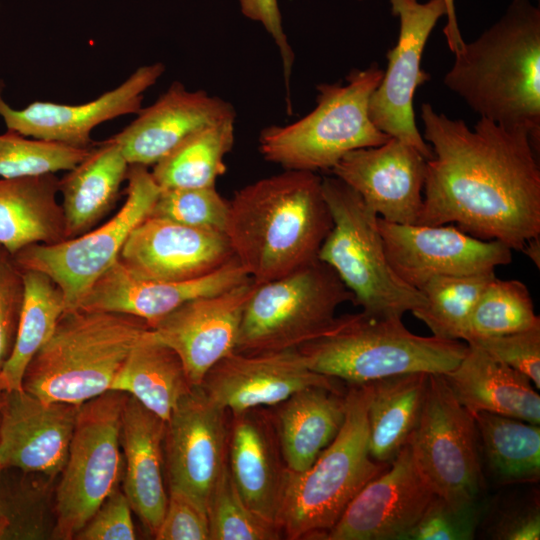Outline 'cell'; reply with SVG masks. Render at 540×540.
I'll return each instance as SVG.
<instances>
[{
    "mask_svg": "<svg viewBox=\"0 0 540 540\" xmlns=\"http://www.w3.org/2000/svg\"><path fill=\"white\" fill-rule=\"evenodd\" d=\"M235 118L204 126L183 139L151 174L161 189L215 187L226 172L225 156L235 137Z\"/></svg>",
    "mask_w": 540,
    "mask_h": 540,
    "instance_id": "d6a6232c",
    "label": "cell"
},
{
    "mask_svg": "<svg viewBox=\"0 0 540 540\" xmlns=\"http://www.w3.org/2000/svg\"><path fill=\"white\" fill-rule=\"evenodd\" d=\"M536 328H540V318L527 286L520 280L495 276L472 310L463 341Z\"/></svg>",
    "mask_w": 540,
    "mask_h": 540,
    "instance_id": "8d00e7d4",
    "label": "cell"
},
{
    "mask_svg": "<svg viewBox=\"0 0 540 540\" xmlns=\"http://www.w3.org/2000/svg\"><path fill=\"white\" fill-rule=\"evenodd\" d=\"M389 3L399 19V34L387 52V68L370 96L368 113L381 132L413 146L428 160L433 152L416 126L413 99L417 88L430 79L421 69V59L432 30L446 15V6L444 0Z\"/></svg>",
    "mask_w": 540,
    "mask_h": 540,
    "instance_id": "4fadbf2b",
    "label": "cell"
},
{
    "mask_svg": "<svg viewBox=\"0 0 540 540\" xmlns=\"http://www.w3.org/2000/svg\"><path fill=\"white\" fill-rule=\"evenodd\" d=\"M249 278L236 258L204 277L181 282L139 278L117 260L93 284L78 308L132 315L151 327L185 302L226 291Z\"/></svg>",
    "mask_w": 540,
    "mask_h": 540,
    "instance_id": "cb8c5ba5",
    "label": "cell"
},
{
    "mask_svg": "<svg viewBox=\"0 0 540 540\" xmlns=\"http://www.w3.org/2000/svg\"><path fill=\"white\" fill-rule=\"evenodd\" d=\"M486 465L501 484L537 482L540 477V428L520 419L473 414Z\"/></svg>",
    "mask_w": 540,
    "mask_h": 540,
    "instance_id": "836d02e7",
    "label": "cell"
},
{
    "mask_svg": "<svg viewBox=\"0 0 540 540\" xmlns=\"http://www.w3.org/2000/svg\"><path fill=\"white\" fill-rule=\"evenodd\" d=\"M234 258L224 232L147 216L127 238L118 260L139 278L181 282L204 277Z\"/></svg>",
    "mask_w": 540,
    "mask_h": 540,
    "instance_id": "ac0fdd59",
    "label": "cell"
},
{
    "mask_svg": "<svg viewBox=\"0 0 540 540\" xmlns=\"http://www.w3.org/2000/svg\"><path fill=\"white\" fill-rule=\"evenodd\" d=\"M435 496L406 444L352 499L323 539L407 540Z\"/></svg>",
    "mask_w": 540,
    "mask_h": 540,
    "instance_id": "2e32d148",
    "label": "cell"
},
{
    "mask_svg": "<svg viewBox=\"0 0 540 540\" xmlns=\"http://www.w3.org/2000/svg\"><path fill=\"white\" fill-rule=\"evenodd\" d=\"M388 261L406 284L420 289L436 276L495 271L512 261V249L498 240H482L458 227L398 224L377 217Z\"/></svg>",
    "mask_w": 540,
    "mask_h": 540,
    "instance_id": "5bb4252c",
    "label": "cell"
},
{
    "mask_svg": "<svg viewBox=\"0 0 540 540\" xmlns=\"http://www.w3.org/2000/svg\"><path fill=\"white\" fill-rule=\"evenodd\" d=\"M322 191L332 228L322 243L318 259L329 265L362 311L402 317L422 306L416 288L395 273L385 253L377 215L352 188L337 177H323Z\"/></svg>",
    "mask_w": 540,
    "mask_h": 540,
    "instance_id": "ba28073f",
    "label": "cell"
},
{
    "mask_svg": "<svg viewBox=\"0 0 540 540\" xmlns=\"http://www.w3.org/2000/svg\"><path fill=\"white\" fill-rule=\"evenodd\" d=\"M428 378L413 372L370 383L368 447L375 461L390 464L408 443L421 418Z\"/></svg>",
    "mask_w": 540,
    "mask_h": 540,
    "instance_id": "4dcf8cb0",
    "label": "cell"
},
{
    "mask_svg": "<svg viewBox=\"0 0 540 540\" xmlns=\"http://www.w3.org/2000/svg\"><path fill=\"white\" fill-rule=\"evenodd\" d=\"M55 174L0 177V244L11 254L32 244H55L66 237Z\"/></svg>",
    "mask_w": 540,
    "mask_h": 540,
    "instance_id": "f1b7e54d",
    "label": "cell"
},
{
    "mask_svg": "<svg viewBox=\"0 0 540 540\" xmlns=\"http://www.w3.org/2000/svg\"><path fill=\"white\" fill-rule=\"evenodd\" d=\"M454 55L445 86L480 117L526 129L539 149V7L512 0L497 22Z\"/></svg>",
    "mask_w": 540,
    "mask_h": 540,
    "instance_id": "3957f363",
    "label": "cell"
},
{
    "mask_svg": "<svg viewBox=\"0 0 540 540\" xmlns=\"http://www.w3.org/2000/svg\"><path fill=\"white\" fill-rule=\"evenodd\" d=\"M229 200L216 187L160 189L148 216L225 233Z\"/></svg>",
    "mask_w": 540,
    "mask_h": 540,
    "instance_id": "ab89813d",
    "label": "cell"
},
{
    "mask_svg": "<svg viewBox=\"0 0 540 540\" xmlns=\"http://www.w3.org/2000/svg\"><path fill=\"white\" fill-rule=\"evenodd\" d=\"M130 164L111 138L92 145L87 156L59 179L66 237L91 230L114 206Z\"/></svg>",
    "mask_w": 540,
    "mask_h": 540,
    "instance_id": "f546056e",
    "label": "cell"
},
{
    "mask_svg": "<svg viewBox=\"0 0 540 540\" xmlns=\"http://www.w3.org/2000/svg\"><path fill=\"white\" fill-rule=\"evenodd\" d=\"M297 349L310 370L363 385L405 373L446 374L460 363L468 345L416 335L400 316L361 311L335 317L321 335Z\"/></svg>",
    "mask_w": 540,
    "mask_h": 540,
    "instance_id": "5b68a950",
    "label": "cell"
},
{
    "mask_svg": "<svg viewBox=\"0 0 540 540\" xmlns=\"http://www.w3.org/2000/svg\"><path fill=\"white\" fill-rule=\"evenodd\" d=\"M255 287L249 278L226 291L194 298L151 326L155 338L179 356L193 387L235 351L244 308Z\"/></svg>",
    "mask_w": 540,
    "mask_h": 540,
    "instance_id": "e0dca14e",
    "label": "cell"
},
{
    "mask_svg": "<svg viewBox=\"0 0 540 540\" xmlns=\"http://www.w3.org/2000/svg\"><path fill=\"white\" fill-rule=\"evenodd\" d=\"M241 12L247 18L260 22L273 38L282 59L287 91L291 76L294 53L282 26V17L277 0H239Z\"/></svg>",
    "mask_w": 540,
    "mask_h": 540,
    "instance_id": "bcb514c9",
    "label": "cell"
},
{
    "mask_svg": "<svg viewBox=\"0 0 540 540\" xmlns=\"http://www.w3.org/2000/svg\"><path fill=\"white\" fill-rule=\"evenodd\" d=\"M407 444L436 496L455 509L480 502L482 475L474 417L458 402L443 374H429L421 418Z\"/></svg>",
    "mask_w": 540,
    "mask_h": 540,
    "instance_id": "7c38bea8",
    "label": "cell"
},
{
    "mask_svg": "<svg viewBox=\"0 0 540 540\" xmlns=\"http://www.w3.org/2000/svg\"><path fill=\"white\" fill-rule=\"evenodd\" d=\"M420 117L433 156L415 224L455 223L473 237L521 251L540 234V169L529 132L483 117L471 129L429 103Z\"/></svg>",
    "mask_w": 540,
    "mask_h": 540,
    "instance_id": "6da1fadb",
    "label": "cell"
},
{
    "mask_svg": "<svg viewBox=\"0 0 540 540\" xmlns=\"http://www.w3.org/2000/svg\"><path fill=\"white\" fill-rule=\"evenodd\" d=\"M2 469L1 460H0V470Z\"/></svg>",
    "mask_w": 540,
    "mask_h": 540,
    "instance_id": "f5cc1de1",
    "label": "cell"
},
{
    "mask_svg": "<svg viewBox=\"0 0 540 540\" xmlns=\"http://www.w3.org/2000/svg\"><path fill=\"white\" fill-rule=\"evenodd\" d=\"M131 506L123 491L116 489L77 533L78 540H134Z\"/></svg>",
    "mask_w": 540,
    "mask_h": 540,
    "instance_id": "f6af8a7d",
    "label": "cell"
},
{
    "mask_svg": "<svg viewBox=\"0 0 540 540\" xmlns=\"http://www.w3.org/2000/svg\"><path fill=\"white\" fill-rule=\"evenodd\" d=\"M90 148L29 138L7 130L0 135V177L19 178L68 171L87 156Z\"/></svg>",
    "mask_w": 540,
    "mask_h": 540,
    "instance_id": "f35d334b",
    "label": "cell"
},
{
    "mask_svg": "<svg viewBox=\"0 0 540 540\" xmlns=\"http://www.w3.org/2000/svg\"><path fill=\"white\" fill-rule=\"evenodd\" d=\"M443 376L472 415L489 412L540 424V397L531 380L478 347L468 345L460 363Z\"/></svg>",
    "mask_w": 540,
    "mask_h": 540,
    "instance_id": "4316f807",
    "label": "cell"
},
{
    "mask_svg": "<svg viewBox=\"0 0 540 540\" xmlns=\"http://www.w3.org/2000/svg\"><path fill=\"white\" fill-rule=\"evenodd\" d=\"M348 301L353 303L351 292L319 259L256 283L244 308L235 351L297 349L328 329L337 308Z\"/></svg>",
    "mask_w": 540,
    "mask_h": 540,
    "instance_id": "9c48e42d",
    "label": "cell"
},
{
    "mask_svg": "<svg viewBox=\"0 0 540 540\" xmlns=\"http://www.w3.org/2000/svg\"><path fill=\"white\" fill-rule=\"evenodd\" d=\"M480 502L455 509L435 496L410 531L407 540H470L480 520Z\"/></svg>",
    "mask_w": 540,
    "mask_h": 540,
    "instance_id": "60d3db41",
    "label": "cell"
},
{
    "mask_svg": "<svg viewBox=\"0 0 540 540\" xmlns=\"http://www.w3.org/2000/svg\"><path fill=\"white\" fill-rule=\"evenodd\" d=\"M24 294L23 270L0 244V371L13 349Z\"/></svg>",
    "mask_w": 540,
    "mask_h": 540,
    "instance_id": "7bdbcfd3",
    "label": "cell"
},
{
    "mask_svg": "<svg viewBox=\"0 0 540 540\" xmlns=\"http://www.w3.org/2000/svg\"><path fill=\"white\" fill-rule=\"evenodd\" d=\"M126 201L108 222L55 244H32L14 259L22 270L39 271L61 289L65 311L76 309L93 284L118 260L134 228L151 212L160 187L148 167L130 164Z\"/></svg>",
    "mask_w": 540,
    "mask_h": 540,
    "instance_id": "8fae6325",
    "label": "cell"
},
{
    "mask_svg": "<svg viewBox=\"0 0 540 540\" xmlns=\"http://www.w3.org/2000/svg\"><path fill=\"white\" fill-rule=\"evenodd\" d=\"M79 406L45 401L23 388L6 392L0 409L2 468L55 476L62 471Z\"/></svg>",
    "mask_w": 540,
    "mask_h": 540,
    "instance_id": "7402d4cb",
    "label": "cell"
},
{
    "mask_svg": "<svg viewBox=\"0 0 540 540\" xmlns=\"http://www.w3.org/2000/svg\"><path fill=\"white\" fill-rule=\"evenodd\" d=\"M25 294L12 352L0 371V387L21 389L24 373L36 352L53 333L65 311L64 296L46 274L23 270Z\"/></svg>",
    "mask_w": 540,
    "mask_h": 540,
    "instance_id": "e575fe53",
    "label": "cell"
},
{
    "mask_svg": "<svg viewBox=\"0 0 540 540\" xmlns=\"http://www.w3.org/2000/svg\"><path fill=\"white\" fill-rule=\"evenodd\" d=\"M338 381L310 370L298 349L233 351L208 371L199 387L216 405L237 414L277 406L307 387L338 388Z\"/></svg>",
    "mask_w": 540,
    "mask_h": 540,
    "instance_id": "ffe728a7",
    "label": "cell"
},
{
    "mask_svg": "<svg viewBox=\"0 0 540 540\" xmlns=\"http://www.w3.org/2000/svg\"><path fill=\"white\" fill-rule=\"evenodd\" d=\"M227 411L193 387L166 421L164 463L169 488L189 494L207 507L227 463Z\"/></svg>",
    "mask_w": 540,
    "mask_h": 540,
    "instance_id": "9a60e30c",
    "label": "cell"
},
{
    "mask_svg": "<svg viewBox=\"0 0 540 540\" xmlns=\"http://www.w3.org/2000/svg\"><path fill=\"white\" fill-rule=\"evenodd\" d=\"M468 345L478 347L521 372L540 388V328L510 334L471 339Z\"/></svg>",
    "mask_w": 540,
    "mask_h": 540,
    "instance_id": "b9f144b4",
    "label": "cell"
},
{
    "mask_svg": "<svg viewBox=\"0 0 540 540\" xmlns=\"http://www.w3.org/2000/svg\"><path fill=\"white\" fill-rule=\"evenodd\" d=\"M4 396H5V392L0 387V409H1V407L3 405V402H4Z\"/></svg>",
    "mask_w": 540,
    "mask_h": 540,
    "instance_id": "f907efd6",
    "label": "cell"
},
{
    "mask_svg": "<svg viewBox=\"0 0 540 540\" xmlns=\"http://www.w3.org/2000/svg\"><path fill=\"white\" fill-rule=\"evenodd\" d=\"M128 394L108 390L79 406L68 456L56 490L58 539H74L118 489L122 414Z\"/></svg>",
    "mask_w": 540,
    "mask_h": 540,
    "instance_id": "30bf717a",
    "label": "cell"
},
{
    "mask_svg": "<svg viewBox=\"0 0 540 540\" xmlns=\"http://www.w3.org/2000/svg\"><path fill=\"white\" fill-rule=\"evenodd\" d=\"M164 71L161 62L141 66L118 87L83 104L35 101L22 109L12 108L3 99L4 83L0 79V116L7 130L23 136L89 148L93 145L91 132L96 126L123 115L137 114L142 109L144 92Z\"/></svg>",
    "mask_w": 540,
    "mask_h": 540,
    "instance_id": "d6986e66",
    "label": "cell"
},
{
    "mask_svg": "<svg viewBox=\"0 0 540 540\" xmlns=\"http://www.w3.org/2000/svg\"><path fill=\"white\" fill-rule=\"evenodd\" d=\"M138 317L66 310L24 373L25 391L45 401L80 406L110 390L131 350L149 333Z\"/></svg>",
    "mask_w": 540,
    "mask_h": 540,
    "instance_id": "277c9868",
    "label": "cell"
},
{
    "mask_svg": "<svg viewBox=\"0 0 540 540\" xmlns=\"http://www.w3.org/2000/svg\"><path fill=\"white\" fill-rule=\"evenodd\" d=\"M495 271L436 276L419 289L424 303L412 311L434 336L449 340H464L472 310Z\"/></svg>",
    "mask_w": 540,
    "mask_h": 540,
    "instance_id": "d590c367",
    "label": "cell"
},
{
    "mask_svg": "<svg viewBox=\"0 0 540 540\" xmlns=\"http://www.w3.org/2000/svg\"><path fill=\"white\" fill-rule=\"evenodd\" d=\"M447 22L443 29L447 45L452 53H456L464 45L456 16L455 0H444Z\"/></svg>",
    "mask_w": 540,
    "mask_h": 540,
    "instance_id": "c3c4849f",
    "label": "cell"
},
{
    "mask_svg": "<svg viewBox=\"0 0 540 540\" xmlns=\"http://www.w3.org/2000/svg\"><path fill=\"white\" fill-rule=\"evenodd\" d=\"M370 393V383L351 385L346 393L345 419L333 441L305 471L286 469L277 516L286 539H323L360 490L389 467L369 454Z\"/></svg>",
    "mask_w": 540,
    "mask_h": 540,
    "instance_id": "8992f818",
    "label": "cell"
},
{
    "mask_svg": "<svg viewBox=\"0 0 540 540\" xmlns=\"http://www.w3.org/2000/svg\"><path fill=\"white\" fill-rule=\"evenodd\" d=\"M210 540H277L283 533L277 524L255 513L240 496L224 466L207 502Z\"/></svg>",
    "mask_w": 540,
    "mask_h": 540,
    "instance_id": "74e56055",
    "label": "cell"
},
{
    "mask_svg": "<svg viewBox=\"0 0 540 540\" xmlns=\"http://www.w3.org/2000/svg\"><path fill=\"white\" fill-rule=\"evenodd\" d=\"M273 423L286 469H308L341 429L346 393L338 388L311 386L280 403Z\"/></svg>",
    "mask_w": 540,
    "mask_h": 540,
    "instance_id": "83f0119b",
    "label": "cell"
},
{
    "mask_svg": "<svg viewBox=\"0 0 540 540\" xmlns=\"http://www.w3.org/2000/svg\"><path fill=\"white\" fill-rule=\"evenodd\" d=\"M522 252L540 268V234L530 238L523 246Z\"/></svg>",
    "mask_w": 540,
    "mask_h": 540,
    "instance_id": "681fc988",
    "label": "cell"
},
{
    "mask_svg": "<svg viewBox=\"0 0 540 540\" xmlns=\"http://www.w3.org/2000/svg\"><path fill=\"white\" fill-rule=\"evenodd\" d=\"M332 225L322 177L285 170L234 193L225 234L246 274L264 283L318 259Z\"/></svg>",
    "mask_w": 540,
    "mask_h": 540,
    "instance_id": "7a4b0ae2",
    "label": "cell"
},
{
    "mask_svg": "<svg viewBox=\"0 0 540 540\" xmlns=\"http://www.w3.org/2000/svg\"><path fill=\"white\" fill-rule=\"evenodd\" d=\"M493 538L504 540H538L540 512L538 504L516 508L503 514L492 529Z\"/></svg>",
    "mask_w": 540,
    "mask_h": 540,
    "instance_id": "7dc6e473",
    "label": "cell"
},
{
    "mask_svg": "<svg viewBox=\"0 0 540 540\" xmlns=\"http://www.w3.org/2000/svg\"><path fill=\"white\" fill-rule=\"evenodd\" d=\"M157 540H210L207 507L179 489L169 488Z\"/></svg>",
    "mask_w": 540,
    "mask_h": 540,
    "instance_id": "ee69618b",
    "label": "cell"
},
{
    "mask_svg": "<svg viewBox=\"0 0 540 540\" xmlns=\"http://www.w3.org/2000/svg\"><path fill=\"white\" fill-rule=\"evenodd\" d=\"M192 388L179 356L158 341L152 329L131 350L110 386V390L132 396L165 422Z\"/></svg>",
    "mask_w": 540,
    "mask_h": 540,
    "instance_id": "1f68e13d",
    "label": "cell"
},
{
    "mask_svg": "<svg viewBox=\"0 0 540 540\" xmlns=\"http://www.w3.org/2000/svg\"><path fill=\"white\" fill-rule=\"evenodd\" d=\"M330 172L359 194L378 217L398 224L417 222L426 159L413 146L390 137L381 145L348 152Z\"/></svg>",
    "mask_w": 540,
    "mask_h": 540,
    "instance_id": "44dd1931",
    "label": "cell"
},
{
    "mask_svg": "<svg viewBox=\"0 0 540 540\" xmlns=\"http://www.w3.org/2000/svg\"><path fill=\"white\" fill-rule=\"evenodd\" d=\"M232 415L227 450L232 480L255 513L277 524L286 467L272 415L260 408Z\"/></svg>",
    "mask_w": 540,
    "mask_h": 540,
    "instance_id": "d4e9b609",
    "label": "cell"
},
{
    "mask_svg": "<svg viewBox=\"0 0 540 540\" xmlns=\"http://www.w3.org/2000/svg\"><path fill=\"white\" fill-rule=\"evenodd\" d=\"M4 529H5L4 521L0 519V535L2 534Z\"/></svg>",
    "mask_w": 540,
    "mask_h": 540,
    "instance_id": "816d5d0a",
    "label": "cell"
},
{
    "mask_svg": "<svg viewBox=\"0 0 540 540\" xmlns=\"http://www.w3.org/2000/svg\"><path fill=\"white\" fill-rule=\"evenodd\" d=\"M377 63L353 69L345 84L317 86L316 107L294 123L260 133L259 151L284 170L331 171L348 152L385 143L390 136L371 121L368 104L383 77Z\"/></svg>",
    "mask_w": 540,
    "mask_h": 540,
    "instance_id": "52a82bcc",
    "label": "cell"
},
{
    "mask_svg": "<svg viewBox=\"0 0 540 540\" xmlns=\"http://www.w3.org/2000/svg\"><path fill=\"white\" fill-rule=\"evenodd\" d=\"M165 431L163 419L128 395L120 437L125 458L123 493L153 536L168 501L163 478Z\"/></svg>",
    "mask_w": 540,
    "mask_h": 540,
    "instance_id": "484cf974",
    "label": "cell"
},
{
    "mask_svg": "<svg viewBox=\"0 0 540 540\" xmlns=\"http://www.w3.org/2000/svg\"><path fill=\"white\" fill-rule=\"evenodd\" d=\"M235 117L229 102L173 82L152 105L142 108L129 125L110 138L129 164L149 167L196 130Z\"/></svg>",
    "mask_w": 540,
    "mask_h": 540,
    "instance_id": "603a6c76",
    "label": "cell"
}]
</instances>
